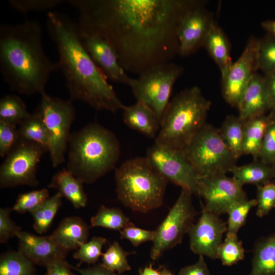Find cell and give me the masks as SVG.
I'll return each instance as SVG.
<instances>
[{"mask_svg": "<svg viewBox=\"0 0 275 275\" xmlns=\"http://www.w3.org/2000/svg\"><path fill=\"white\" fill-rule=\"evenodd\" d=\"M79 12L78 29L104 38L127 72L139 75L178 53L182 17L201 4L189 0H68Z\"/></svg>", "mask_w": 275, "mask_h": 275, "instance_id": "6da1fadb", "label": "cell"}, {"mask_svg": "<svg viewBox=\"0 0 275 275\" xmlns=\"http://www.w3.org/2000/svg\"><path fill=\"white\" fill-rule=\"evenodd\" d=\"M47 28L59 54L57 63L72 101L83 102L97 111L113 113L125 106L107 78L84 47L78 26L66 15L49 11Z\"/></svg>", "mask_w": 275, "mask_h": 275, "instance_id": "7a4b0ae2", "label": "cell"}, {"mask_svg": "<svg viewBox=\"0 0 275 275\" xmlns=\"http://www.w3.org/2000/svg\"><path fill=\"white\" fill-rule=\"evenodd\" d=\"M0 69L12 91L26 95L45 92L50 75L59 67L44 50L38 21L28 19L1 26Z\"/></svg>", "mask_w": 275, "mask_h": 275, "instance_id": "3957f363", "label": "cell"}, {"mask_svg": "<svg viewBox=\"0 0 275 275\" xmlns=\"http://www.w3.org/2000/svg\"><path fill=\"white\" fill-rule=\"evenodd\" d=\"M67 170L84 183H94L118 162L120 145L116 135L97 123H91L71 134Z\"/></svg>", "mask_w": 275, "mask_h": 275, "instance_id": "277c9868", "label": "cell"}, {"mask_svg": "<svg viewBox=\"0 0 275 275\" xmlns=\"http://www.w3.org/2000/svg\"><path fill=\"white\" fill-rule=\"evenodd\" d=\"M211 105L197 86L180 92L162 115L155 142L183 151L206 124Z\"/></svg>", "mask_w": 275, "mask_h": 275, "instance_id": "5b68a950", "label": "cell"}, {"mask_svg": "<svg viewBox=\"0 0 275 275\" xmlns=\"http://www.w3.org/2000/svg\"><path fill=\"white\" fill-rule=\"evenodd\" d=\"M118 200L136 212L146 213L160 207L168 181L146 157L131 158L115 171Z\"/></svg>", "mask_w": 275, "mask_h": 275, "instance_id": "8992f818", "label": "cell"}, {"mask_svg": "<svg viewBox=\"0 0 275 275\" xmlns=\"http://www.w3.org/2000/svg\"><path fill=\"white\" fill-rule=\"evenodd\" d=\"M200 177L226 174L237 159L222 139L218 129L207 123L183 150Z\"/></svg>", "mask_w": 275, "mask_h": 275, "instance_id": "52a82bcc", "label": "cell"}, {"mask_svg": "<svg viewBox=\"0 0 275 275\" xmlns=\"http://www.w3.org/2000/svg\"><path fill=\"white\" fill-rule=\"evenodd\" d=\"M36 110L46 127L49 139L48 151L52 166L57 167L65 161V153L75 118V109L71 99L53 97L45 92Z\"/></svg>", "mask_w": 275, "mask_h": 275, "instance_id": "ba28073f", "label": "cell"}, {"mask_svg": "<svg viewBox=\"0 0 275 275\" xmlns=\"http://www.w3.org/2000/svg\"><path fill=\"white\" fill-rule=\"evenodd\" d=\"M182 71V67L169 62L148 69L133 78L130 87L136 101L150 107L160 121L170 101L174 85Z\"/></svg>", "mask_w": 275, "mask_h": 275, "instance_id": "9c48e42d", "label": "cell"}, {"mask_svg": "<svg viewBox=\"0 0 275 275\" xmlns=\"http://www.w3.org/2000/svg\"><path fill=\"white\" fill-rule=\"evenodd\" d=\"M46 151L41 146L19 138L1 166L0 187L38 185L37 166Z\"/></svg>", "mask_w": 275, "mask_h": 275, "instance_id": "30bf717a", "label": "cell"}, {"mask_svg": "<svg viewBox=\"0 0 275 275\" xmlns=\"http://www.w3.org/2000/svg\"><path fill=\"white\" fill-rule=\"evenodd\" d=\"M192 195L190 191L182 189L168 215L155 230L156 236L150 254L153 261L158 259L165 251L180 244L184 235L188 233L196 215Z\"/></svg>", "mask_w": 275, "mask_h": 275, "instance_id": "8fae6325", "label": "cell"}, {"mask_svg": "<svg viewBox=\"0 0 275 275\" xmlns=\"http://www.w3.org/2000/svg\"><path fill=\"white\" fill-rule=\"evenodd\" d=\"M146 157L168 182L197 196L200 177L182 150L154 142L148 149Z\"/></svg>", "mask_w": 275, "mask_h": 275, "instance_id": "7c38bea8", "label": "cell"}, {"mask_svg": "<svg viewBox=\"0 0 275 275\" xmlns=\"http://www.w3.org/2000/svg\"><path fill=\"white\" fill-rule=\"evenodd\" d=\"M197 196L202 198V209L219 215L227 213L236 203L248 199L242 186L226 174L200 177Z\"/></svg>", "mask_w": 275, "mask_h": 275, "instance_id": "4fadbf2b", "label": "cell"}, {"mask_svg": "<svg viewBox=\"0 0 275 275\" xmlns=\"http://www.w3.org/2000/svg\"><path fill=\"white\" fill-rule=\"evenodd\" d=\"M259 40L250 38L240 57L222 76V93L225 100L237 108L243 94L257 70Z\"/></svg>", "mask_w": 275, "mask_h": 275, "instance_id": "5bb4252c", "label": "cell"}, {"mask_svg": "<svg viewBox=\"0 0 275 275\" xmlns=\"http://www.w3.org/2000/svg\"><path fill=\"white\" fill-rule=\"evenodd\" d=\"M227 230V223L219 215L202 209L198 221L193 224L188 232L190 250L199 256L218 259L223 234Z\"/></svg>", "mask_w": 275, "mask_h": 275, "instance_id": "9a60e30c", "label": "cell"}, {"mask_svg": "<svg viewBox=\"0 0 275 275\" xmlns=\"http://www.w3.org/2000/svg\"><path fill=\"white\" fill-rule=\"evenodd\" d=\"M78 31L84 47L107 79L130 87L133 78L122 67L117 53L108 42L97 34Z\"/></svg>", "mask_w": 275, "mask_h": 275, "instance_id": "2e32d148", "label": "cell"}, {"mask_svg": "<svg viewBox=\"0 0 275 275\" xmlns=\"http://www.w3.org/2000/svg\"><path fill=\"white\" fill-rule=\"evenodd\" d=\"M212 22L201 4L189 10L181 19L177 29L178 54L189 55L202 45Z\"/></svg>", "mask_w": 275, "mask_h": 275, "instance_id": "e0dca14e", "label": "cell"}, {"mask_svg": "<svg viewBox=\"0 0 275 275\" xmlns=\"http://www.w3.org/2000/svg\"><path fill=\"white\" fill-rule=\"evenodd\" d=\"M16 237L18 251L35 265L46 267L56 261L65 259L68 253L55 242L51 235L38 236L21 230Z\"/></svg>", "mask_w": 275, "mask_h": 275, "instance_id": "ac0fdd59", "label": "cell"}, {"mask_svg": "<svg viewBox=\"0 0 275 275\" xmlns=\"http://www.w3.org/2000/svg\"><path fill=\"white\" fill-rule=\"evenodd\" d=\"M271 108L265 77L255 73L249 81L237 107L239 117L245 121L265 115Z\"/></svg>", "mask_w": 275, "mask_h": 275, "instance_id": "d6986e66", "label": "cell"}, {"mask_svg": "<svg viewBox=\"0 0 275 275\" xmlns=\"http://www.w3.org/2000/svg\"><path fill=\"white\" fill-rule=\"evenodd\" d=\"M89 235V227L79 216H69L63 219L51 234L55 242L68 252L77 250L87 242Z\"/></svg>", "mask_w": 275, "mask_h": 275, "instance_id": "ffe728a7", "label": "cell"}, {"mask_svg": "<svg viewBox=\"0 0 275 275\" xmlns=\"http://www.w3.org/2000/svg\"><path fill=\"white\" fill-rule=\"evenodd\" d=\"M123 119L125 124L150 138H156L160 128V121L155 112L146 104L137 102L125 106Z\"/></svg>", "mask_w": 275, "mask_h": 275, "instance_id": "44dd1931", "label": "cell"}, {"mask_svg": "<svg viewBox=\"0 0 275 275\" xmlns=\"http://www.w3.org/2000/svg\"><path fill=\"white\" fill-rule=\"evenodd\" d=\"M83 183L68 170L63 169L53 176L48 188L56 189L62 197L78 209L85 207L87 203Z\"/></svg>", "mask_w": 275, "mask_h": 275, "instance_id": "7402d4cb", "label": "cell"}, {"mask_svg": "<svg viewBox=\"0 0 275 275\" xmlns=\"http://www.w3.org/2000/svg\"><path fill=\"white\" fill-rule=\"evenodd\" d=\"M207 49L218 65L223 76L229 70L233 63L230 54L228 40L224 33L213 21L203 42Z\"/></svg>", "mask_w": 275, "mask_h": 275, "instance_id": "603a6c76", "label": "cell"}, {"mask_svg": "<svg viewBox=\"0 0 275 275\" xmlns=\"http://www.w3.org/2000/svg\"><path fill=\"white\" fill-rule=\"evenodd\" d=\"M272 116L263 115L244 121L242 141V154L253 156L258 159L262 143Z\"/></svg>", "mask_w": 275, "mask_h": 275, "instance_id": "cb8c5ba5", "label": "cell"}, {"mask_svg": "<svg viewBox=\"0 0 275 275\" xmlns=\"http://www.w3.org/2000/svg\"><path fill=\"white\" fill-rule=\"evenodd\" d=\"M249 275H275V232L258 240Z\"/></svg>", "mask_w": 275, "mask_h": 275, "instance_id": "d4e9b609", "label": "cell"}, {"mask_svg": "<svg viewBox=\"0 0 275 275\" xmlns=\"http://www.w3.org/2000/svg\"><path fill=\"white\" fill-rule=\"evenodd\" d=\"M230 172L233 174L232 178L233 180L241 186L247 184L261 185L274 179L271 165L259 159L243 166L236 165L230 170Z\"/></svg>", "mask_w": 275, "mask_h": 275, "instance_id": "484cf974", "label": "cell"}, {"mask_svg": "<svg viewBox=\"0 0 275 275\" xmlns=\"http://www.w3.org/2000/svg\"><path fill=\"white\" fill-rule=\"evenodd\" d=\"M244 124L239 116L229 115L218 129L223 142L237 159L242 155Z\"/></svg>", "mask_w": 275, "mask_h": 275, "instance_id": "4316f807", "label": "cell"}, {"mask_svg": "<svg viewBox=\"0 0 275 275\" xmlns=\"http://www.w3.org/2000/svg\"><path fill=\"white\" fill-rule=\"evenodd\" d=\"M30 115L23 101L17 95L8 94L0 99V122L19 126Z\"/></svg>", "mask_w": 275, "mask_h": 275, "instance_id": "83f0119b", "label": "cell"}, {"mask_svg": "<svg viewBox=\"0 0 275 275\" xmlns=\"http://www.w3.org/2000/svg\"><path fill=\"white\" fill-rule=\"evenodd\" d=\"M35 264L19 251H8L0 256V275H36Z\"/></svg>", "mask_w": 275, "mask_h": 275, "instance_id": "f1b7e54d", "label": "cell"}, {"mask_svg": "<svg viewBox=\"0 0 275 275\" xmlns=\"http://www.w3.org/2000/svg\"><path fill=\"white\" fill-rule=\"evenodd\" d=\"M20 138L35 143L48 151L49 139L45 125L36 112L30 115L18 128Z\"/></svg>", "mask_w": 275, "mask_h": 275, "instance_id": "f546056e", "label": "cell"}, {"mask_svg": "<svg viewBox=\"0 0 275 275\" xmlns=\"http://www.w3.org/2000/svg\"><path fill=\"white\" fill-rule=\"evenodd\" d=\"M90 222V227H100L119 231L134 225L119 208L104 206L99 208L97 213L91 217Z\"/></svg>", "mask_w": 275, "mask_h": 275, "instance_id": "4dcf8cb0", "label": "cell"}, {"mask_svg": "<svg viewBox=\"0 0 275 275\" xmlns=\"http://www.w3.org/2000/svg\"><path fill=\"white\" fill-rule=\"evenodd\" d=\"M62 196L57 193L31 213L34 219L33 228L37 233L43 234L49 230L62 205Z\"/></svg>", "mask_w": 275, "mask_h": 275, "instance_id": "1f68e13d", "label": "cell"}, {"mask_svg": "<svg viewBox=\"0 0 275 275\" xmlns=\"http://www.w3.org/2000/svg\"><path fill=\"white\" fill-rule=\"evenodd\" d=\"M135 253V252L124 251L118 242L114 241L103 253L101 264L107 269L121 274L131 269L127 257Z\"/></svg>", "mask_w": 275, "mask_h": 275, "instance_id": "d6a6232c", "label": "cell"}, {"mask_svg": "<svg viewBox=\"0 0 275 275\" xmlns=\"http://www.w3.org/2000/svg\"><path fill=\"white\" fill-rule=\"evenodd\" d=\"M244 256L242 243L237 234L227 232L218 252V259L221 260L223 265L232 266L242 260Z\"/></svg>", "mask_w": 275, "mask_h": 275, "instance_id": "836d02e7", "label": "cell"}, {"mask_svg": "<svg viewBox=\"0 0 275 275\" xmlns=\"http://www.w3.org/2000/svg\"><path fill=\"white\" fill-rule=\"evenodd\" d=\"M257 67L265 75L275 73V39L268 35L259 40Z\"/></svg>", "mask_w": 275, "mask_h": 275, "instance_id": "e575fe53", "label": "cell"}, {"mask_svg": "<svg viewBox=\"0 0 275 275\" xmlns=\"http://www.w3.org/2000/svg\"><path fill=\"white\" fill-rule=\"evenodd\" d=\"M256 205V199H248L233 205L227 212V232L237 234L245 224L251 209Z\"/></svg>", "mask_w": 275, "mask_h": 275, "instance_id": "d590c367", "label": "cell"}, {"mask_svg": "<svg viewBox=\"0 0 275 275\" xmlns=\"http://www.w3.org/2000/svg\"><path fill=\"white\" fill-rule=\"evenodd\" d=\"M49 198L47 188L34 190L19 194L12 208L19 213H32L41 206Z\"/></svg>", "mask_w": 275, "mask_h": 275, "instance_id": "8d00e7d4", "label": "cell"}, {"mask_svg": "<svg viewBox=\"0 0 275 275\" xmlns=\"http://www.w3.org/2000/svg\"><path fill=\"white\" fill-rule=\"evenodd\" d=\"M106 239L102 237L94 236L88 242L81 245L73 254V257L81 263L95 264L102 256L103 246Z\"/></svg>", "mask_w": 275, "mask_h": 275, "instance_id": "74e56055", "label": "cell"}, {"mask_svg": "<svg viewBox=\"0 0 275 275\" xmlns=\"http://www.w3.org/2000/svg\"><path fill=\"white\" fill-rule=\"evenodd\" d=\"M256 214L261 217L275 208V181L257 186Z\"/></svg>", "mask_w": 275, "mask_h": 275, "instance_id": "f35d334b", "label": "cell"}, {"mask_svg": "<svg viewBox=\"0 0 275 275\" xmlns=\"http://www.w3.org/2000/svg\"><path fill=\"white\" fill-rule=\"evenodd\" d=\"M270 113L272 120L264 135L258 159L271 165L275 162V115Z\"/></svg>", "mask_w": 275, "mask_h": 275, "instance_id": "ab89813d", "label": "cell"}, {"mask_svg": "<svg viewBox=\"0 0 275 275\" xmlns=\"http://www.w3.org/2000/svg\"><path fill=\"white\" fill-rule=\"evenodd\" d=\"M63 0H10L9 3L15 10L22 12L43 11L56 7Z\"/></svg>", "mask_w": 275, "mask_h": 275, "instance_id": "60d3db41", "label": "cell"}, {"mask_svg": "<svg viewBox=\"0 0 275 275\" xmlns=\"http://www.w3.org/2000/svg\"><path fill=\"white\" fill-rule=\"evenodd\" d=\"M20 138L17 127L0 122V155L2 158L13 148Z\"/></svg>", "mask_w": 275, "mask_h": 275, "instance_id": "b9f144b4", "label": "cell"}, {"mask_svg": "<svg viewBox=\"0 0 275 275\" xmlns=\"http://www.w3.org/2000/svg\"><path fill=\"white\" fill-rule=\"evenodd\" d=\"M12 211L9 208L0 209V242L7 243L9 239L16 237L21 228L16 225L11 218L10 214Z\"/></svg>", "mask_w": 275, "mask_h": 275, "instance_id": "7bdbcfd3", "label": "cell"}, {"mask_svg": "<svg viewBox=\"0 0 275 275\" xmlns=\"http://www.w3.org/2000/svg\"><path fill=\"white\" fill-rule=\"evenodd\" d=\"M121 239H127L134 246L147 241H153L155 231L147 230L136 227L134 225L128 226L120 231Z\"/></svg>", "mask_w": 275, "mask_h": 275, "instance_id": "ee69618b", "label": "cell"}, {"mask_svg": "<svg viewBox=\"0 0 275 275\" xmlns=\"http://www.w3.org/2000/svg\"><path fill=\"white\" fill-rule=\"evenodd\" d=\"M178 275H211V273L204 256H199L196 263L182 268Z\"/></svg>", "mask_w": 275, "mask_h": 275, "instance_id": "f6af8a7d", "label": "cell"}, {"mask_svg": "<svg viewBox=\"0 0 275 275\" xmlns=\"http://www.w3.org/2000/svg\"><path fill=\"white\" fill-rule=\"evenodd\" d=\"M47 275H76L71 271V267L65 259L53 262L46 267Z\"/></svg>", "mask_w": 275, "mask_h": 275, "instance_id": "bcb514c9", "label": "cell"}, {"mask_svg": "<svg viewBox=\"0 0 275 275\" xmlns=\"http://www.w3.org/2000/svg\"><path fill=\"white\" fill-rule=\"evenodd\" d=\"M71 269L79 272L80 275H121L105 268L102 264H98L92 267L80 268L70 265Z\"/></svg>", "mask_w": 275, "mask_h": 275, "instance_id": "7dc6e473", "label": "cell"}, {"mask_svg": "<svg viewBox=\"0 0 275 275\" xmlns=\"http://www.w3.org/2000/svg\"><path fill=\"white\" fill-rule=\"evenodd\" d=\"M264 76L272 103V108L270 113L275 114V73L265 75Z\"/></svg>", "mask_w": 275, "mask_h": 275, "instance_id": "c3c4849f", "label": "cell"}, {"mask_svg": "<svg viewBox=\"0 0 275 275\" xmlns=\"http://www.w3.org/2000/svg\"><path fill=\"white\" fill-rule=\"evenodd\" d=\"M261 25L267 32V35L275 39V20H268L263 21Z\"/></svg>", "mask_w": 275, "mask_h": 275, "instance_id": "681fc988", "label": "cell"}, {"mask_svg": "<svg viewBox=\"0 0 275 275\" xmlns=\"http://www.w3.org/2000/svg\"><path fill=\"white\" fill-rule=\"evenodd\" d=\"M139 275H160V269H154L152 264L150 263L148 266L139 270Z\"/></svg>", "mask_w": 275, "mask_h": 275, "instance_id": "f907efd6", "label": "cell"}, {"mask_svg": "<svg viewBox=\"0 0 275 275\" xmlns=\"http://www.w3.org/2000/svg\"><path fill=\"white\" fill-rule=\"evenodd\" d=\"M159 269L160 275H174L170 270L166 267H161Z\"/></svg>", "mask_w": 275, "mask_h": 275, "instance_id": "816d5d0a", "label": "cell"}, {"mask_svg": "<svg viewBox=\"0 0 275 275\" xmlns=\"http://www.w3.org/2000/svg\"><path fill=\"white\" fill-rule=\"evenodd\" d=\"M271 166L273 171L274 179H275V162L271 164Z\"/></svg>", "mask_w": 275, "mask_h": 275, "instance_id": "f5cc1de1", "label": "cell"}, {"mask_svg": "<svg viewBox=\"0 0 275 275\" xmlns=\"http://www.w3.org/2000/svg\"><path fill=\"white\" fill-rule=\"evenodd\" d=\"M45 275H47L46 273Z\"/></svg>", "mask_w": 275, "mask_h": 275, "instance_id": "db71d44e", "label": "cell"}, {"mask_svg": "<svg viewBox=\"0 0 275 275\" xmlns=\"http://www.w3.org/2000/svg\"><path fill=\"white\" fill-rule=\"evenodd\" d=\"M274 115H275V114H274Z\"/></svg>", "mask_w": 275, "mask_h": 275, "instance_id": "11a10c76", "label": "cell"}]
</instances>
